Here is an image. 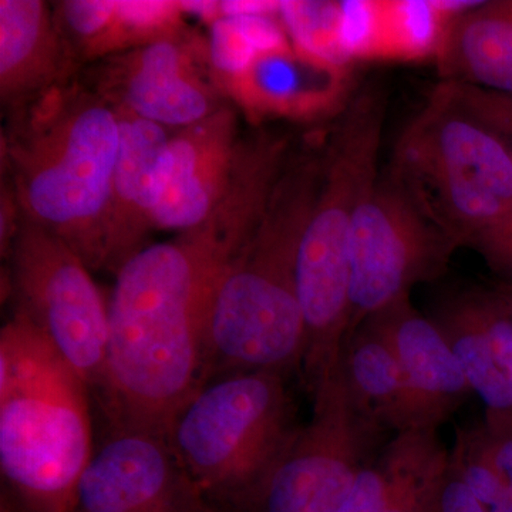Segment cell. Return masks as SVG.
<instances>
[{
    "label": "cell",
    "mask_w": 512,
    "mask_h": 512,
    "mask_svg": "<svg viewBox=\"0 0 512 512\" xmlns=\"http://www.w3.org/2000/svg\"><path fill=\"white\" fill-rule=\"evenodd\" d=\"M441 87L458 107L498 138L512 161V96L464 83L447 82Z\"/></svg>",
    "instance_id": "cell-27"
},
{
    "label": "cell",
    "mask_w": 512,
    "mask_h": 512,
    "mask_svg": "<svg viewBox=\"0 0 512 512\" xmlns=\"http://www.w3.org/2000/svg\"><path fill=\"white\" fill-rule=\"evenodd\" d=\"M20 217L106 268V221L120 147L117 111L59 84L19 110L5 143Z\"/></svg>",
    "instance_id": "cell-3"
},
{
    "label": "cell",
    "mask_w": 512,
    "mask_h": 512,
    "mask_svg": "<svg viewBox=\"0 0 512 512\" xmlns=\"http://www.w3.org/2000/svg\"><path fill=\"white\" fill-rule=\"evenodd\" d=\"M56 23L63 40H70L83 56L97 57L124 50L119 2H63Z\"/></svg>",
    "instance_id": "cell-24"
},
{
    "label": "cell",
    "mask_w": 512,
    "mask_h": 512,
    "mask_svg": "<svg viewBox=\"0 0 512 512\" xmlns=\"http://www.w3.org/2000/svg\"><path fill=\"white\" fill-rule=\"evenodd\" d=\"M437 62L447 82L512 96V0L480 2L457 15Z\"/></svg>",
    "instance_id": "cell-19"
},
{
    "label": "cell",
    "mask_w": 512,
    "mask_h": 512,
    "mask_svg": "<svg viewBox=\"0 0 512 512\" xmlns=\"http://www.w3.org/2000/svg\"><path fill=\"white\" fill-rule=\"evenodd\" d=\"M296 429L286 376L248 372L204 384L168 440L208 503L244 510Z\"/></svg>",
    "instance_id": "cell-6"
},
{
    "label": "cell",
    "mask_w": 512,
    "mask_h": 512,
    "mask_svg": "<svg viewBox=\"0 0 512 512\" xmlns=\"http://www.w3.org/2000/svg\"><path fill=\"white\" fill-rule=\"evenodd\" d=\"M8 256L16 315L45 336L90 390H99L109 345V303L89 266L63 239L23 217Z\"/></svg>",
    "instance_id": "cell-8"
},
{
    "label": "cell",
    "mask_w": 512,
    "mask_h": 512,
    "mask_svg": "<svg viewBox=\"0 0 512 512\" xmlns=\"http://www.w3.org/2000/svg\"><path fill=\"white\" fill-rule=\"evenodd\" d=\"M480 2H377L372 59L417 60L439 53L451 20Z\"/></svg>",
    "instance_id": "cell-21"
},
{
    "label": "cell",
    "mask_w": 512,
    "mask_h": 512,
    "mask_svg": "<svg viewBox=\"0 0 512 512\" xmlns=\"http://www.w3.org/2000/svg\"><path fill=\"white\" fill-rule=\"evenodd\" d=\"M101 90L111 106L165 128L191 126L222 107L178 33L114 57Z\"/></svg>",
    "instance_id": "cell-12"
},
{
    "label": "cell",
    "mask_w": 512,
    "mask_h": 512,
    "mask_svg": "<svg viewBox=\"0 0 512 512\" xmlns=\"http://www.w3.org/2000/svg\"><path fill=\"white\" fill-rule=\"evenodd\" d=\"M437 503H439L440 512H487L457 476L456 471L451 467L450 458L440 481Z\"/></svg>",
    "instance_id": "cell-31"
},
{
    "label": "cell",
    "mask_w": 512,
    "mask_h": 512,
    "mask_svg": "<svg viewBox=\"0 0 512 512\" xmlns=\"http://www.w3.org/2000/svg\"><path fill=\"white\" fill-rule=\"evenodd\" d=\"M386 487L387 473L383 461L379 466H366L336 512H379Z\"/></svg>",
    "instance_id": "cell-30"
},
{
    "label": "cell",
    "mask_w": 512,
    "mask_h": 512,
    "mask_svg": "<svg viewBox=\"0 0 512 512\" xmlns=\"http://www.w3.org/2000/svg\"><path fill=\"white\" fill-rule=\"evenodd\" d=\"M114 107V106H113ZM120 147L106 221V269L114 274L144 248L154 229L157 178L171 133L160 124L117 109Z\"/></svg>",
    "instance_id": "cell-16"
},
{
    "label": "cell",
    "mask_w": 512,
    "mask_h": 512,
    "mask_svg": "<svg viewBox=\"0 0 512 512\" xmlns=\"http://www.w3.org/2000/svg\"><path fill=\"white\" fill-rule=\"evenodd\" d=\"M487 409L512 413V323L493 289L444 303L436 318Z\"/></svg>",
    "instance_id": "cell-17"
},
{
    "label": "cell",
    "mask_w": 512,
    "mask_h": 512,
    "mask_svg": "<svg viewBox=\"0 0 512 512\" xmlns=\"http://www.w3.org/2000/svg\"><path fill=\"white\" fill-rule=\"evenodd\" d=\"M497 295L498 301L503 305L504 311L507 312L508 318L512 323V284H503L495 286L493 289Z\"/></svg>",
    "instance_id": "cell-32"
},
{
    "label": "cell",
    "mask_w": 512,
    "mask_h": 512,
    "mask_svg": "<svg viewBox=\"0 0 512 512\" xmlns=\"http://www.w3.org/2000/svg\"><path fill=\"white\" fill-rule=\"evenodd\" d=\"M323 165L325 156L288 161L258 224L212 289L202 329L204 384L237 373L301 370L298 254Z\"/></svg>",
    "instance_id": "cell-2"
},
{
    "label": "cell",
    "mask_w": 512,
    "mask_h": 512,
    "mask_svg": "<svg viewBox=\"0 0 512 512\" xmlns=\"http://www.w3.org/2000/svg\"><path fill=\"white\" fill-rule=\"evenodd\" d=\"M448 458L457 476L485 510L490 511L511 497L510 487L491 463L480 427L460 431Z\"/></svg>",
    "instance_id": "cell-26"
},
{
    "label": "cell",
    "mask_w": 512,
    "mask_h": 512,
    "mask_svg": "<svg viewBox=\"0 0 512 512\" xmlns=\"http://www.w3.org/2000/svg\"><path fill=\"white\" fill-rule=\"evenodd\" d=\"M478 427L491 463L512 491V413L487 409Z\"/></svg>",
    "instance_id": "cell-29"
},
{
    "label": "cell",
    "mask_w": 512,
    "mask_h": 512,
    "mask_svg": "<svg viewBox=\"0 0 512 512\" xmlns=\"http://www.w3.org/2000/svg\"><path fill=\"white\" fill-rule=\"evenodd\" d=\"M384 123L380 90L350 101L325 151L322 180L299 245L305 320L303 383L312 392L342 356L350 335L349 237L357 207L375 183Z\"/></svg>",
    "instance_id": "cell-5"
},
{
    "label": "cell",
    "mask_w": 512,
    "mask_h": 512,
    "mask_svg": "<svg viewBox=\"0 0 512 512\" xmlns=\"http://www.w3.org/2000/svg\"><path fill=\"white\" fill-rule=\"evenodd\" d=\"M458 245L417 208L392 178L363 195L349 237L350 336L421 281L446 268Z\"/></svg>",
    "instance_id": "cell-10"
},
{
    "label": "cell",
    "mask_w": 512,
    "mask_h": 512,
    "mask_svg": "<svg viewBox=\"0 0 512 512\" xmlns=\"http://www.w3.org/2000/svg\"><path fill=\"white\" fill-rule=\"evenodd\" d=\"M367 320L392 346L412 397L417 429L436 431L473 393L447 336L436 320L417 312L409 298Z\"/></svg>",
    "instance_id": "cell-15"
},
{
    "label": "cell",
    "mask_w": 512,
    "mask_h": 512,
    "mask_svg": "<svg viewBox=\"0 0 512 512\" xmlns=\"http://www.w3.org/2000/svg\"><path fill=\"white\" fill-rule=\"evenodd\" d=\"M487 512H512V495L510 498H507L504 503L491 508V510Z\"/></svg>",
    "instance_id": "cell-34"
},
{
    "label": "cell",
    "mask_w": 512,
    "mask_h": 512,
    "mask_svg": "<svg viewBox=\"0 0 512 512\" xmlns=\"http://www.w3.org/2000/svg\"><path fill=\"white\" fill-rule=\"evenodd\" d=\"M77 512H82V511H77Z\"/></svg>",
    "instance_id": "cell-36"
},
{
    "label": "cell",
    "mask_w": 512,
    "mask_h": 512,
    "mask_svg": "<svg viewBox=\"0 0 512 512\" xmlns=\"http://www.w3.org/2000/svg\"><path fill=\"white\" fill-rule=\"evenodd\" d=\"M281 3H225L224 15L211 26L210 63L212 72L224 87L238 76L259 52L288 42L284 30L269 12Z\"/></svg>",
    "instance_id": "cell-23"
},
{
    "label": "cell",
    "mask_w": 512,
    "mask_h": 512,
    "mask_svg": "<svg viewBox=\"0 0 512 512\" xmlns=\"http://www.w3.org/2000/svg\"><path fill=\"white\" fill-rule=\"evenodd\" d=\"M349 64L332 62L293 43L262 50L224 89L251 116L315 120L345 104Z\"/></svg>",
    "instance_id": "cell-14"
},
{
    "label": "cell",
    "mask_w": 512,
    "mask_h": 512,
    "mask_svg": "<svg viewBox=\"0 0 512 512\" xmlns=\"http://www.w3.org/2000/svg\"><path fill=\"white\" fill-rule=\"evenodd\" d=\"M448 463L436 431L400 433L383 457L387 487L379 512H421Z\"/></svg>",
    "instance_id": "cell-22"
},
{
    "label": "cell",
    "mask_w": 512,
    "mask_h": 512,
    "mask_svg": "<svg viewBox=\"0 0 512 512\" xmlns=\"http://www.w3.org/2000/svg\"><path fill=\"white\" fill-rule=\"evenodd\" d=\"M204 512H244L235 510V508H229V507H221V505H215V504H207V507H205Z\"/></svg>",
    "instance_id": "cell-35"
},
{
    "label": "cell",
    "mask_w": 512,
    "mask_h": 512,
    "mask_svg": "<svg viewBox=\"0 0 512 512\" xmlns=\"http://www.w3.org/2000/svg\"><path fill=\"white\" fill-rule=\"evenodd\" d=\"M67 46L49 6L39 0L0 2V94L23 109L63 84Z\"/></svg>",
    "instance_id": "cell-18"
},
{
    "label": "cell",
    "mask_w": 512,
    "mask_h": 512,
    "mask_svg": "<svg viewBox=\"0 0 512 512\" xmlns=\"http://www.w3.org/2000/svg\"><path fill=\"white\" fill-rule=\"evenodd\" d=\"M241 144L237 114L225 106L171 134L158 171L154 228L183 232L207 220L227 194Z\"/></svg>",
    "instance_id": "cell-13"
},
{
    "label": "cell",
    "mask_w": 512,
    "mask_h": 512,
    "mask_svg": "<svg viewBox=\"0 0 512 512\" xmlns=\"http://www.w3.org/2000/svg\"><path fill=\"white\" fill-rule=\"evenodd\" d=\"M311 419L293 433L244 512H336L366 467L382 429L357 402L338 365L311 393Z\"/></svg>",
    "instance_id": "cell-9"
},
{
    "label": "cell",
    "mask_w": 512,
    "mask_h": 512,
    "mask_svg": "<svg viewBox=\"0 0 512 512\" xmlns=\"http://www.w3.org/2000/svg\"><path fill=\"white\" fill-rule=\"evenodd\" d=\"M90 387L19 315L0 332V473L13 512H77Z\"/></svg>",
    "instance_id": "cell-4"
},
{
    "label": "cell",
    "mask_w": 512,
    "mask_h": 512,
    "mask_svg": "<svg viewBox=\"0 0 512 512\" xmlns=\"http://www.w3.org/2000/svg\"><path fill=\"white\" fill-rule=\"evenodd\" d=\"M208 501L168 437L109 429L79 484L82 512H204Z\"/></svg>",
    "instance_id": "cell-11"
},
{
    "label": "cell",
    "mask_w": 512,
    "mask_h": 512,
    "mask_svg": "<svg viewBox=\"0 0 512 512\" xmlns=\"http://www.w3.org/2000/svg\"><path fill=\"white\" fill-rule=\"evenodd\" d=\"M468 247L477 249L491 269L512 284V210L481 229Z\"/></svg>",
    "instance_id": "cell-28"
},
{
    "label": "cell",
    "mask_w": 512,
    "mask_h": 512,
    "mask_svg": "<svg viewBox=\"0 0 512 512\" xmlns=\"http://www.w3.org/2000/svg\"><path fill=\"white\" fill-rule=\"evenodd\" d=\"M439 485H437V488L436 490L433 491V494L430 495L429 500L426 501V504L423 505V508H421V512H440L439 503H437V493H439Z\"/></svg>",
    "instance_id": "cell-33"
},
{
    "label": "cell",
    "mask_w": 512,
    "mask_h": 512,
    "mask_svg": "<svg viewBox=\"0 0 512 512\" xmlns=\"http://www.w3.org/2000/svg\"><path fill=\"white\" fill-rule=\"evenodd\" d=\"M265 192L234 181L210 217L121 266L109 302L101 407L109 429L170 436L204 386L202 329L212 289L258 224Z\"/></svg>",
    "instance_id": "cell-1"
},
{
    "label": "cell",
    "mask_w": 512,
    "mask_h": 512,
    "mask_svg": "<svg viewBox=\"0 0 512 512\" xmlns=\"http://www.w3.org/2000/svg\"><path fill=\"white\" fill-rule=\"evenodd\" d=\"M342 366L357 402L380 426L399 434L419 430L397 357L372 320L363 322L346 340Z\"/></svg>",
    "instance_id": "cell-20"
},
{
    "label": "cell",
    "mask_w": 512,
    "mask_h": 512,
    "mask_svg": "<svg viewBox=\"0 0 512 512\" xmlns=\"http://www.w3.org/2000/svg\"><path fill=\"white\" fill-rule=\"evenodd\" d=\"M279 13L293 45L323 59L349 64L340 45L342 3L282 2Z\"/></svg>",
    "instance_id": "cell-25"
},
{
    "label": "cell",
    "mask_w": 512,
    "mask_h": 512,
    "mask_svg": "<svg viewBox=\"0 0 512 512\" xmlns=\"http://www.w3.org/2000/svg\"><path fill=\"white\" fill-rule=\"evenodd\" d=\"M389 177L458 247L512 210L510 156L441 86L397 141Z\"/></svg>",
    "instance_id": "cell-7"
}]
</instances>
